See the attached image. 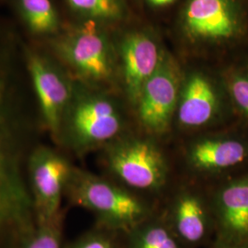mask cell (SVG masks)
I'll list each match as a JSON object with an SVG mask.
<instances>
[{"mask_svg":"<svg viewBox=\"0 0 248 248\" xmlns=\"http://www.w3.org/2000/svg\"><path fill=\"white\" fill-rule=\"evenodd\" d=\"M35 132L18 111L8 73L0 67V241L18 245L35 227L27 165Z\"/></svg>","mask_w":248,"mask_h":248,"instance_id":"1","label":"cell"},{"mask_svg":"<svg viewBox=\"0 0 248 248\" xmlns=\"http://www.w3.org/2000/svg\"><path fill=\"white\" fill-rule=\"evenodd\" d=\"M133 128V110L120 92L75 82L55 145L68 155L83 158Z\"/></svg>","mask_w":248,"mask_h":248,"instance_id":"2","label":"cell"},{"mask_svg":"<svg viewBox=\"0 0 248 248\" xmlns=\"http://www.w3.org/2000/svg\"><path fill=\"white\" fill-rule=\"evenodd\" d=\"M98 154L103 175L157 202L177 176L171 142L135 127Z\"/></svg>","mask_w":248,"mask_h":248,"instance_id":"3","label":"cell"},{"mask_svg":"<svg viewBox=\"0 0 248 248\" xmlns=\"http://www.w3.org/2000/svg\"><path fill=\"white\" fill-rule=\"evenodd\" d=\"M177 175L214 186L248 170V125L228 126L171 141Z\"/></svg>","mask_w":248,"mask_h":248,"instance_id":"4","label":"cell"},{"mask_svg":"<svg viewBox=\"0 0 248 248\" xmlns=\"http://www.w3.org/2000/svg\"><path fill=\"white\" fill-rule=\"evenodd\" d=\"M68 202L89 211L98 224L126 233L157 211L158 202L103 174L75 167L65 188Z\"/></svg>","mask_w":248,"mask_h":248,"instance_id":"5","label":"cell"},{"mask_svg":"<svg viewBox=\"0 0 248 248\" xmlns=\"http://www.w3.org/2000/svg\"><path fill=\"white\" fill-rule=\"evenodd\" d=\"M236 122L222 72L202 66L183 67L173 139Z\"/></svg>","mask_w":248,"mask_h":248,"instance_id":"6","label":"cell"},{"mask_svg":"<svg viewBox=\"0 0 248 248\" xmlns=\"http://www.w3.org/2000/svg\"><path fill=\"white\" fill-rule=\"evenodd\" d=\"M157 213L186 248H207L216 235L212 186L177 175Z\"/></svg>","mask_w":248,"mask_h":248,"instance_id":"7","label":"cell"},{"mask_svg":"<svg viewBox=\"0 0 248 248\" xmlns=\"http://www.w3.org/2000/svg\"><path fill=\"white\" fill-rule=\"evenodd\" d=\"M182 75L183 66L170 53H165L133 107L135 129L171 142Z\"/></svg>","mask_w":248,"mask_h":248,"instance_id":"8","label":"cell"},{"mask_svg":"<svg viewBox=\"0 0 248 248\" xmlns=\"http://www.w3.org/2000/svg\"><path fill=\"white\" fill-rule=\"evenodd\" d=\"M61 50L78 82L121 93L119 62L95 21L78 28L62 42Z\"/></svg>","mask_w":248,"mask_h":248,"instance_id":"9","label":"cell"},{"mask_svg":"<svg viewBox=\"0 0 248 248\" xmlns=\"http://www.w3.org/2000/svg\"><path fill=\"white\" fill-rule=\"evenodd\" d=\"M75 167L69 155L57 146L37 144L31 153L27 176L36 222L52 220L62 212V197Z\"/></svg>","mask_w":248,"mask_h":248,"instance_id":"10","label":"cell"},{"mask_svg":"<svg viewBox=\"0 0 248 248\" xmlns=\"http://www.w3.org/2000/svg\"><path fill=\"white\" fill-rule=\"evenodd\" d=\"M180 24L191 43L215 45L238 35L242 20L236 0H187Z\"/></svg>","mask_w":248,"mask_h":248,"instance_id":"11","label":"cell"},{"mask_svg":"<svg viewBox=\"0 0 248 248\" xmlns=\"http://www.w3.org/2000/svg\"><path fill=\"white\" fill-rule=\"evenodd\" d=\"M165 52L155 36L147 31L124 35L119 53L120 89L133 110L143 85L157 70Z\"/></svg>","mask_w":248,"mask_h":248,"instance_id":"12","label":"cell"},{"mask_svg":"<svg viewBox=\"0 0 248 248\" xmlns=\"http://www.w3.org/2000/svg\"><path fill=\"white\" fill-rule=\"evenodd\" d=\"M28 66L40 107L43 126L55 143L62 117L71 101L75 82L35 54L30 56Z\"/></svg>","mask_w":248,"mask_h":248,"instance_id":"13","label":"cell"},{"mask_svg":"<svg viewBox=\"0 0 248 248\" xmlns=\"http://www.w3.org/2000/svg\"><path fill=\"white\" fill-rule=\"evenodd\" d=\"M215 239L248 244V170L212 186Z\"/></svg>","mask_w":248,"mask_h":248,"instance_id":"14","label":"cell"},{"mask_svg":"<svg viewBox=\"0 0 248 248\" xmlns=\"http://www.w3.org/2000/svg\"><path fill=\"white\" fill-rule=\"evenodd\" d=\"M124 248H186L157 211L124 233Z\"/></svg>","mask_w":248,"mask_h":248,"instance_id":"15","label":"cell"},{"mask_svg":"<svg viewBox=\"0 0 248 248\" xmlns=\"http://www.w3.org/2000/svg\"><path fill=\"white\" fill-rule=\"evenodd\" d=\"M222 75L238 122L248 125V68L232 67Z\"/></svg>","mask_w":248,"mask_h":248,"instance_id":"16","label":"cell"},{"mask_svg":"<svg viewBox=\"0 0 248 248\" xmlns=\"http://www.w3.org/2000/svg\"><path fill=\"white\" fill-rule=\"evenodd\" d=\"M64 211L46 222H36L35 227L21 240L18 248H62Z\"/></svg>","mask_w":248,"mask_h":248,"instance_id":"17","label":"cell"},{"mask_svg":"<svg viewBox=\"0 0 248 248\" xmlns=\"http://www.w3.org/2000/svg\"><path fill=\"white\" fill-rule=\"evenodd\" d=\"M21 8L30 28L38 33L53 31L58 18L50 0H21Z\"/></svg>","mask_w":248,"mask_h":248,"instance_id":"18","label":"cell"},{"mask_svg":"<svg viewBox=\"0 0 248 248\" xmlns=\"http://www.w3.org/2000/svg\"><path fill=\"white\" fill-rule=\"evenodd\" d=\"M75 11L94 19L119 20L125 14L122 0H67Z\"/></svg>","mask_w":248,"mask_h":248,"instance_id":"19","label":"cell"},{"mask_svg":"<svg viewBox=\"0 0 248 248\" xmlns=\"http://www.w3.org/2000/svg\"><path fill=\"white\" fill-rule=\"evenodd\" d=\"M65 248H124V233L96 223Z\"/></svg>","mask_w":248,"mask_h":248,"instance_id":"20","label":"cell"},{"mask_svg":"<svg viewBox=\"0 0 248 248\" xmlns=\"http://www.w3.org/2000/svg\"><path fill=\"white\" fill-rule=\"evenodd\" d=\"M205 248H248V244L227 240L214 239Z\"/></svg>","mask_w":248,"mask_h":248,"instance_id":"21","label":"cell"},{"mask_svg":"<svg viewBox=\"0 0 248 248\" xmlns=\"http://www.w3.org/2000/svg\"><path fill=\"white\" fill-rule=\"evenodd\" d=\"M148 4L155 8H162L174 3L176 0H146Z\"/></svg>","mask_w":248,"mask_h":248,"instance_id":"22","label":"cell"}]
</instances>
